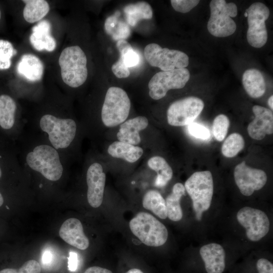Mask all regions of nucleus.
I'll return each instance as SVG.
<instances>
[{
    "instance_id": "obj_19",
    "label": "nucleus",
    "mask_w": 273,
    "mask_h": 273,
    "mask_svg": "<svg viewBox=\"0 0 273 273\" xmlns=\"http://www.w3.org/2000/svg\"><path fill=\"white\" fill-rule=\"evenodd\" d=\"M148 120L145 116H139L123 122L117 133L119 141L136 145L139 144L141 139L139 131L145 129L148 125Z\"/></svg>"
},
{
    "instance_id": "obj_20",
    "label": "nucleus",
    "mask_w": 273,
    "mask_h": 273,
    "mask_svg": "<svg viewBox=\"0 0 273 273\" xmlns=\"http://www.w3.org/2000/svg\"><path fill=\"white\" fill-rule=\"evenodd\" d=\"M43 64L36 56L23 55L17 65L18 74L30 82L39 81L43 74Z\"/></svg>"
},
{
    "instance_id": "obj_13",
    "label": "nucleus",
    "mask_w": 273,
    "mask_h": 273,
    "mask_svg": "<svg viewBox=\"0 0 273 273\" xmlns=\"http://www.w3.org/2000/svg\"><path fill=\"white\" fill-rule=\"evenodd\" d=\"M234 179L242 195L249 196L255 191L262 189L267 181L265 172L261 169L247 166L245 161L235 168Z\"/></svg>"
},
{
    "instance_id": "obj_26",
    "label": "nucleus",
    "mask_w": 273,
    "mask_h": 273,
    "mask_svg": "<svg viewBox=\"0 0 273 273\" xmlns=\"http://www.w3.org/2000/svg\"><path fill=\"white\" fill-rule=\"evenodd\" d=\"M148 165L157 173L155 181L156 187H163L171 179L172 169L164 158L159 156L152 157L148 160Z\"/></svg>"
},
{
    "instance_id": "obj_46",
    "label": "nucleus",
    "mask_w": 273,
    "mask_h": 273,
    "mask_svg": "<svg viewBox=\"0 0 273 273\" xmlns=\"http://www.w3.org/2000/svg\"><path fill=\"white\" fill-rule=\"evenodd\" d=\"M244 16L247 17V13L245 12V14H244Z\"/></svg>"
},
{
    "instance_id": "obj_37",
    "label": "nucleus",
    "mask_w": 273,
    "mask_h": 273,
    "mask_svg": "<svg viewBox=\"0 0 273 273\" xmlns=\"http://www.w3.org/2000/svg\"><path fill=\"white\" fill-rule=\"evenodd\" d=\"M120 56L123 58L125 66L128 68L135 66L139 62V56L133 48L124 54H120Z\"/></svg>"
},
{
    "instance_id": "obj_31",
    "label": "nucleus",
    "mask_w": 273,
    "mask_h": 273,
    "mask_svg": "<svg viewBox=\"0 0 273 273\" xmlns=\"http://www.w3.org/2000/svg\"><path fill=\"white\" fill-rule=\"evenodd\" d=\"M230 125L229 119L224 114H219L215 118L213 122L212 133L216 141L221 142L224 140Z\"/></svg>"
},
{
    "instance_id": "obj_24",
    "label": "nucleus",
    "mask_w": 273,
    "mask_h": 273,
    "mask_svg": "<svg viewBox=\"0 0 273 273\" xmlns=\"http://www.w3.org/2000/svg\"><path fill=\"white\" fill-rule=\"evenodd\" d=\"M123 12L126 23L133 27L140 21L151 19L153 17L152 7L146 2L127 5L123 8Z\"/></svg>"
},
{
    "instance_id": "obj_5",
    "label": "nucleus",
    "mask_w": 273,
    "mask_h": 273,
    "mask_svg": "<svg viewBox=\"0 0 273 273\" xmlns=\"http://www.w3.org/2000/svg\"><path fill=\"white\" fill-rule=\"evenodd\" d=\"M130 109V101L126 92L112 86L107 91L101 110V119L107 127H115L127 119Z\"/></svg>"
},
{
    "instance_id": "obj_45",
    "label": "nucleus",
    "mask_w": 273,
    "mask_h": 273,
    "mask_svg": "<svg viewBox=\"0 0 273 273\" xmlns=\"http://www.w3.org/2000/svg\"><path fill=\"white\" fill-rule=\"evenodd\" d=\"M4 202V197L2 194V193L0 192V207H1Z\"/></svg>"
},
{
    "instance_id": "obj_1",
    "label": "nucleus",
    "mask_w": 273,
    "mask_h": 273,
    "mask_svg": "<svg viewBox=\"0 0 273 273\" xmlns=\"http://www.w3.org/2000/svg\"><path fill=\"white\" fill-rule=\"evenodd\" d=\"M30 124L31 131L43 136L67 164L77 136L75 120L63 113L46 111L38 114Z\"/></svg>"
},
{
    "instance_id": "obj_11",
    "label": "nucleus",
    "mask_w": 273,
    "mask_h": 273,
    "mask_svg": "<svg viewBox=\"0 0 273 273\" xmlns=\"http://www.w3.org/2000/svg\"><path fill=\"white\" fill-rule=\"evenodd\" d=\"M203 101L196 97H189L172 103L167 111L168 124L174 126L189 125L200 114L204 108Z\"/></svg>"
},
{
    "instance_id": "obj_39",
    "label": "nucleus",
    "mask_w": 273,
    "mask_h": 273,
    "mask_svg": "<svg viewBox=\"0 0 273 273\" xmlns=\"http://www.w3.org/2000/svg\"><path fill=\"white\" fill-rule=\"evenodd\" d=\"M78 256L77 254L73 252L69 253V256L68 261V268L70 271H75L78 267Z\"/></svg>"
},
{
    "instance_id": "obj_23",
    "label": "nucleus",
    "mask_w": 273,
    "mask_h": 273,
    "mask_svg": "<svg viewBox=\"0 0 273 273\" xmlns=\"http://www.w3.org/2000/svg\"><path fill=\"white\" fill-rule=\"evenodd\" d=\"M185 188L180 183L175 184L172 192L165 199L167 217L172 221H178L183 217V211L180 201L183 196L185 195Z\"/></svg>"
},
{
    "instance_id": "obj_40",
    "label": "nucleus",
    "mask_w": 273,
    "mask_h": 273,
    "mask_svg": "<svg viewBox=\"0 0 273 273\" xmlns=\"http://www.w3.org/2000/svg\"><path fill=\"white\" fill-rule=\"evenodd\" d=\"M116 48L120 54H124L129 50L132 49L130 44L125 40H119L117 41Z\"/></svg>"
},
{
    "instance_id": "obj_27",
    "label": "nucleus",
    "mask_w": 273,
    "mask_h": 273,
    "mask_svg": "<svg viewBox=\"0 0 273 273\" xmlns=\"http://www.w3.org/2000/svg\"><path fill=\"white\" fill-rule=\"evenodd\" d=\"M25 4L23 17L27 22L33 23L40 20L49 12L50 6L44 0H23Z\"/></svg>"
},
{
    "instance_id": "obj_28",
    "label": "nucleus",
    "mask_w": 273,
    "mask_h": 273,
    "mask_svg": "<svg viewBox=\"0 0 273 273\" xmlns=\"http://www.w3.org/2000/svg\"><path fill=\"white\" fill-rule=\"evenodd\" d=\"M143 206L161 219H164L167 217L165 200L156 190H150L145 194L143 199Z\"/></svg>"
},
{
    "instance_id": "obj_17",
    "label": "nucleus",
    "mask_w": 273,
    "mask_h": 273,
    "mask_svg": "<svg viewBox=\"0 0 273 273\" xmlns=\"http://www.w3.org/2000/svg\"><path fill=\"white\" fill-rule=\"evenodd\" d=\"M200 255L207 273H222L225 268V252L220 245L212 243L200 249Z\"/></svg>"
},
{
    "instance_id": "obj_9",
    "label": "nucleus",
    "mask_w": 273,
    "mask_h": 273,
    "mask_svg": "<svg viewBox=\"0 0 273 273\" xmlns=\"http://www.w3.org/2000/svg\"><path fill=\"white\" fill-rule=\"evenodd\" d=\"M190 77L189 71L186 68L159 72L149 82V95L154 100L161 99L169 90L183 88Z\"/></svg>"
},
{
    "instance_id": "obj_32",
    "label": "nucleus",
    "mask_w": 273,
    "mask_h": 273,
    "mask_svg": "<svg viewBox=\"0 0 273 273\" xmlns=\"http://www.w3.org/2000/svg\"><path fill=\"white\" fill-rule=\"evenodd\" d=\"M17 53L12 43L0 39V69H9L11 65V58Z\"/></svg>"
},
{
    "instance_id": "obj_22",
    "label": "nucleus",
    "mask_w": 273,
    "mask_h": 273,
    "mask_svg": "<svg viewBox=\"0 0 273 273\" xmlns=\"http://www.w3.org/2000/svg\"><path fill=\"white\" fill-rule=\"evenodd\" d=\"M108 152L113 157L123 159L128 162L133 163L142 156L143 150L138 146L115 141L109 146Z\"/></svg>"
},
{
    "instance_id": "obj_18",
    "label": "nucleus",
    "mask_w": 273,
    "mask_h": 273,
    "mask_svg": "<svg viewBox=\"0 0 273 273\" xmlns=\"http://www.w3.org/2000/svg\"><path fill=\"white\" fill-rule=\"evenodd\" d=\"M29 40L32 47L38 51L52 52L56 48V40L51 35V25L46 20L33 27Z\"/></svg>"
},
{
    "instance_id": "obj_36",
    "label": "nucleus",
    "mask_w": 273,
    "mask_h": 273,
    "mask_svg": "<svg viewBox=\"0 0 273 273\" xmlns=\"http://www.w3.org/2000/svg\"><path fill=\"white\" fill-rule=\"evenodd\" d=\"M112 71L114 74L119 78L128 77L130 75V71L123 61V58L120 56L119 60L112 66Z\"/></svg>"
},
{
    "instance_id": "obj_38",
    "label": "nucleus",
    "mask_w": 273,
    "mask_h": 273,
    "mask_svg": "<svg viewBox=\"0 0 273 273\" xmlns=\"http://www.w3.org/2000/svg\"><path fill=\"white\" fill-rule=\"evenodd\" d=\"M258 273H273V264L266 258L259 259L256 262Z\"/></svg>"
},
{
    "instance_id": "obj_16",
    "label": "nucleus",
    "mask_w": 273,
    "mask_h": 273,
    "mask_svg": "<svg viewBox=\"0 0 273 273\" xmlns=\"http://www.w3.org/2000/svg\"><path fill=\"white\" fill-rule=\"evenodd\" d=\"M60 237L67 243L80 250H85L89 246V240L83 232L79 220L70 218L62 224L59 230Z\"/></svg>"
},
{
    "instance_id": "obj_35",
    "label": "nucleus",
    "mask_w": 273,
    "mask_h": 273,
    "mask_svg": "<svg viewBox=\"0 0 273 273\" xmlns=\"http://www.w3.org/2000/svg\"><path fill=\"white\" fill-rule=\"evenodd\" d=\"M188 130L192 135L197 139L207 140L210 137L208 129L197 123L192 122L189 124Z\"/></svg>"
},
{
    "instance_id": "obj_44",
    "label": "nucleus",
    "mask_w": 273,
    "mask_h": 273,
    "mask_svg": "<svg viewBox=\"0 0 273 273\" xmlns=\"http://www.w3.org/2000/svg\"><path fill=\"white\" fill-rule=\"evenodd\" d=\"M272 101H273V96H271L268 99L267 103L269 107L271 108V110H272L273 109Z\"/></svg>"
},
{
    "instance_id": "obj_10",
    "label": "nucleus",
    "mask_w": 273,
    "mask_h": 273,
    "mask_svg": "<svg viewBox=\"0 0 273 273\" xmlns=\"http://www.w3.org/2000/svg\"><path fill=\"white\" fill-rule=\"evenodd\" d=\"M246 12L247 13L248 24L247 41L254 48H261L265 45L267 40L265 22L269 16V10L262 3L256 2L246 9Z\"/></svg>"
},
{
    "instance_id": "obj_8",
    "label": "nucleus",
    "mask_w": 273,
    "mask_h": 273,
    "mask_svg": "<svg viewBox=\"0 0 273 273\" xmlns=\"http://www.w3.org/2000/svg\"><path fill=\"white\" fill-rule=\"evenodd\" d=\"M17 103L7 94L0 95V133L5 138L17 141L24 131V125L18 113Z\"/></svg>"
},
{
    "instance_id": "obj_4",
    "label": "nucleus",
    "mask_w": 273,
    "mask_h": 273,
    "mask_svg": "<svg viewBox=\"0 0 273 273\" xmlns=\"http://www.w3.org/2000/svg\"><path fill=\"white\" fill-rule=\"evenodd\" d=\"M129 225L133 234L147 246H160L167 240L166 226L148 213H138L131 219Z\"/></svg>"
},
{
    "instance_id": "obj_33",
    "label": "nucleus",
    "mask_w": 273,
    "mask_h": 273,
    "mask_svg": "<svg viewBox=\"0 0 273 273\" xmlns=\"http://www.w3.org/2000/svg\"><path fill=\"white\" fill-rule=\"evenodd\" d=\"M0 273H41V267L37 261L31 259L18 269L7 268L1 270Z\"/></svg>"
},
{
    "instance_id": "obj_41",
    "label": "nucleus",
    "mask_w": 273,
    "mask_h": 273,
    "mask_svg": "<svg viewBox=\"0 0 273 273\" xmlns=\"http://www.w3.org/2000/svg\"><path fill=\"white\" fill-rule=\"evenodd\" d=\"M53 260V255L50 250H46L42 255V263L45 266L50 265Z\"/></svg>"
},
{
    "instance_id": "obj_42",
    "label": "nucleus",
    "mask_w": 273,
    "mask_h": 273,
    "mask_svg": "<svg viewBox=\"0 0 273 273\" xmlns=\"http://www.w3.org/2000/svg\"><path fill=\"white\" fill-rule=\"evenodd\" d=\"M84 273H113L110 270L99 266H92L88 268Z\"/></svg>"
},
{
    "instance_id": "obj_6",
    "label": "nucleus",
    "mask_w": 273,
    "mask_h": 273,
    "mask_svg": "<svg viewBox=\"0 0 273 273\" xmlns=\"http://www.w3.org/2000/svg\"><path fill=\"white\" fill-rule=\"evenodd\" d=\"M210 8V17L207 24L209 33L218 37L233 34L236 30V23L232 18L238 14L236 4L224 0H212Z\"/></svg>"
},
{
    "instance_id": "obj_29",
    "label": "nucleus",
    "mask_w": 273,
    "mask_h": 273,
    "mask_svg": "<svg viewBox=\"0 0 273 273\" xmlns=\"http://www.w3.org/2000/svg\"><path fill=\"white\" fill-rule=\"evenodd\" d=\"M16 153L17 150L16 148L10 151H0V179L3 177L5 170L25 172Z\"/></svg>"
},
{
    "instance_id": "obj_30",
    "label": "nucleus",
    "mask_w": 273,
    "mask_h": 273,
    "mask_svg": "<svg viewBox=\"0 0 273 273\" xmlns=\"http://www.w3.org/2000/svg\"><path fill=\"white\" fill-rule=\"evenodd\" d=\"M245 142L242 136L238 133L230 134L221 147L222 155L227 158L235 157L244 147Z\"/></svg>"
},
{
    "instance_id": "obj_34",
    "label": "nucleus",
    "mask_w": 273,
    "mask_h": 273,
    "mask_svg": "<svg viewBox=\"0 0 273 273\" xmlns=\"http://www.w3.org/2000/svg\"><path fill=\"white\" fill-rule=\"evenodd\" d=\"M200 2L198 0H171L172 7L175 11L186 13L195 7Z\"/></svg>"
},
{
    "instance_id": "obj_2",
    "label": "nucleus",
    "mask_w": 273,
    "mask_h": 273,
    "mask_svg": "<svg viewBox=\"0 0 273 273\" xmlns=\"http://www.w3.org/2000/svg\"><path fill=\"white\" fill-rule=\"evenodd\" d=\"M59 64L62 80L69 87H79L86 81L88 74L87 58L79 46L65 48L59 58Z\"/></svg>"
},
{
    "instance_id": "obj_14",
    "label": "nucleus",
    "mask_w": 273,
    "mask_h": 273,
    "mask_svg": "<svg viewBox=\"0 0 273 273\" xmlns=\"http://www.w3.org/2000/svg\"><path fill=\"white\" fill-rule=\"evenodd\" d=\"M106 175L102 165L98 162L92 163L86 172L87 200L92 207L97 208L103 200Z\"/></svg>"
},
{
    "instance_id": "obj_47",
    "label": "nucleus",
    "mask_w": 273,
    "mask_h": 273,
    "mask_svg": "<svg viewBox=\"0 0 273 273\" xmlns=\"http://www.w3.org/2000/svg\"><path fill=\"white\" fill-rule=\"evenodd\" d=\"M1 16H2V14H1V10H0V19L1 18Z\"/></svg>"
},
{
    "instance_id": "obj_21",
    "label": "nucleus",
    "mask_w": 273,
    "mask_h": 273,
    "mask_svg": "<svg viewBox=\"0 0 273 273\" xmlns=\"http://www.w3.org/2000/svg\"><path fill=\"white\" fill-rule=\"evenodd\" d=\"M242 83L246 93L252 98L262 96L266 90L264 78L262 73L256 69H249L244 72Z\"/></svg>"
},
{
    "instance_id": "obj_3",
    "label": "nucleus",
    "mask_w": 273,
    "mask_h": 273,
    "mask_svg": "<svg viewBox=\"0 0 273 273\" xmlns=\"http://www.w3.org/2000/svg\"><path fill=\"white\" fill-rule=\"evenodd\" d=\"M184 187L192 199L196 218L199 221L211 204L214 191L212 173L207 170L194 172L186 181Z\"/></svg>"
},
{
    "instance_id": "obj_7",
    "label": "nucleus",
    "mask_w": 273,
    "mask_h": 273,
    "mask_svg": "<svg viewBox=\"0 0 273 273\" xmlns=\"http://www.w3.org/2000/svg\"><path fill=\"white\" fill-rule=\"evenodd\" d=\"M144 56L151 66L158 67L162 71L184 68L189 63L188 56L183 52L162 48L155 43L145 47Z\"/></svg>"
},
{
    "instance_id": "obj_25",
    "label": "nucleus",
    "mask_w": 273,
    "mask_h": 273,
    "mask_svg": "<svg viewBox=\"0 0 273 273\" xmlns=\"http://www.w3.org/2000/svg\"><path fill=\"white\" fill-rule=\"evenodd\" d=\"M120 13L116 11L105 20L104 28L106 32L116 41L125 40L130 34L128 24L119 18Z\"/></svg>"
},
{
    "instance_id": "obj_15",
    "label": "nucleus",
    "mask_w": 273,
    "mask_h": 273,
    "mask_svg": "<svg viewBox=\"0 0 273 273\" xmlns=\"http://www.w3.org/2000/svg\"><path fill=\"white\" fill-rule=\"evenodd\" d=\"M255 118L247 127L249 136L256 140L263 139L273 133L272 111L265 107L255 105L252 108Z\"/></svg>"
},
{
    "instance_id": "obj_12",
    "label": "nucleus",
    "mask_w": 273,
    "mask_h": 273,
    "mask_svg": "<svg viewBox=\"0 0 273 273\" xmlns=\"http://www.w3.org/2000/svg\"><path fill=\"white\" fill-rule=\"evenodd\" d=\"M238 222L246 230V235L252 241H258L268 233L270 222L265 212L260 209L244 207L237 212Z\"/></svg>"
},
{
    "instance_id": "obj_43",
    "label": "nucleus",
    "mask_w": 273,
    "mask_h": 273,
    "mask_svg": "<svg viewBox=\"0 0 273 273\" xmlns=\"http://www.w3.org/2000/svg\"><path fill=\"white\" fill-rule=\"evenodd\" d=\"M125 273H144L141 270L138 268H132L128 270Z\"/></svg>"
}]
</instances>
